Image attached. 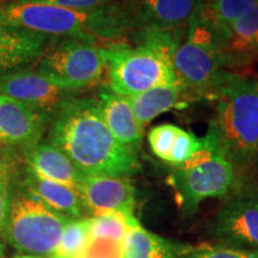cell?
I'll return each mask as SVG.
<instances>
[{
  "instance_id": "6da1fadb",
  "label": "cell",
  "mask_w": 258,
  "mask_h": 258,
  "mask_svg": "<svg viewBox=\"0 0 258 258\" xmlns=\"http://www.w3.org/2000/svg\"><path fill=\"white\" fill-rule=\"evenodd\" d=\"M49 144L83 175L127 177L140 169L138 154L116 140L97 98L71 97L51 116Z\"/></svg>"
},
{
  "instance_id": "7a4b0ae2",
  "label": "cell",
  "mask_w": 258,
  "mask_h": 258,
  "mask_svg": "<svg viewBox=\"0 0 258 258\" xmlns=\"http://www.w3.org/2000/svg\"><path fill=\"white\" fill-rule=\"evenodd\" d=\"M215 102L209 128L241 184L258 178V78L226 71L208 97Z\"/></svg>"
},
{
  "instance_id": "3957f363",
  "label": "cell",
  "mask_w": 258,
  "mask_h": 258,
  "mask_svg": "<svg viewBox=\"0 0 258 258\" xmlns=\"http://www.w3.org/2000/svg\"><path fill=\"white\" fill-rule=\"evenodd\" d=\"M0 23L49 37L79 38L99 46L127 42L128 27L121 0L93 10H73L44 3H0Z\"/></svg>"
},
{
  "instance_id": "277c9868",
  "label": "cell",
  "mask_w": 258,
  "mask_h": 258,
  "mask_svg": "<svg viewBox=\"0 0 258 258\" xmlns=\"http://www.w3.org/2000/svg\"><path fill=\"white\" fill-rule=\"evenodd\" d=\"M201 139V147L184 164L173 167L169 177L180 208L185 213H194L206 200L227 198L241 185L212 129L208 127Z\"/></svg>"
},
{
  "instance_id": "5b68a950",
  "label": "cell",
  "mask_w": 258,
  "mask_h": 258,
  "mask_svg": "<svg viewBox=\"0 0 258 258\" xmlns=\"http://www.w3.org/2000/svg\"><path fill=\"white\" fill-rule=\"evenodd\" d=\"M109 86L116 95L129 97L156 86L179 82L173 70V54L163 48L118 42L102 46Z\"/></svg>"
},
{
  "instance_id": "8992f818",
  "label": "cell",
  "mask_w": 258,
  "mask_h": 258,
  "mask_svg": "<svg viewBox=\"0 0 258 258\" xmlns=\"http://www.w3.org/2000/svg\"><path fill=\"white\" fill-rule=\"evenodd\" d=\"M70 220L32 194L18 192L11 199L4 237L23 254L53 257Z\"/></svg>"
},
{
  "instance_id": "52a82bcc",
  "label": "cell",
  "mask_w": 258,
  "mask_h": 258,
  "mask_svg": "<svg viewBox=\"0 0 258 258\" xmlns=\"http://www.w3.org/2000/svg\"><path fill=\"white\" fill-rule=\"evenodd\" d=\"M173 70L189 93L206 97L211 96L226 73L219 59L218 34L199 14L191 19L184 40L176 49Z\"/></svg>"
},
{
  "instance_id": "ba28073f",
  "label": "cell",
  "mask_w": 258,
  "mask_h": 258,
  "mask_svg": "<svg viewBox=\"0 0 258 258\" xmlns=\"http://www.w3.org/2000/svg\"><path fill=\"white\" fill-rule=\"evenodd\" d=\"M106 69L102 46L79 38L51 42L38 60L37 72L66 91L96 86Z\"/></svg>"
},
{
  "instance_id": "9c48e42d",
  "label": "cell",
  "mask_w": 258,
  "mask_h": 258,
  "mask_svg": "<svg viewBox=\"0 0 258 258\" xmlns=\"http://www.w3.org/2000/svg\"><path fill=\"white\" fill-rule=\"evenodd\" d=\"M224 246L258 251V183H245L227 196L212 224Z\"/></svg>"
},
{
  "instance_id": "30bf717a",
  "label": "cell",
  "mask_w": 258,
  "mask_h": 258,
  "mask_svg": "<svg viewBox=\"0 0 258 258\" xmlns=\"http://www.w3.org/2000/svg\"><path fill=\"white\" fill-rule=\"evenodd\" d=\"M203 0H121L128 38L148 31L184 30ZM127 38V40H128Z\"/></svg>"
},
{
  "instance_id": "8fae6325",
  "label": "cell",
  "mask_w": 258,
  "mask_h": 258,
  "mask_svg": "<svg viewBox=\"0 0 258 258\" xmlns=\"http://www.w3.org/2000/svg\"><path fill=\"white\" fill-rule=\"evenodd\" d=\"M0 95L53 116L73 92L59 88L38 72L16 70L0 76Z\"/></svg>"
},
{
  "instance_id": "7c38bea8",
  "label": "cell",
  "mask_w": 258,
  "mask_h": 258,
  "mask_svg": "<svg viewBox=\"0 0 258 258\" xmlns=\"http://www.w3.org/2000/svg\"><path fill=\"white\" fill-rule=\"evenodd\" d=\"M79 194L85 209L95 215L105 213L134 215L135 189L124 177L84 175Z\"/></svg>"
},
{
  "instance_id": "4fadbf2b",
  "label": "cell",
  "mask_w": 258,
  "mask_h": 258,
  "mask_svg": "<svg viewBox=\"0 0 258 258\" xmlns=\"http://www.w3.org/2000/svg\"><path fill=\"white\" fill-rule=\"evenodd\" d=\"M51 116L0 95V144L25 150L38 144Z\"/></svg>"
},
{
  "instance_id": "5bb4252c",
  "label": "cell",
  "mask_w": 258,
  "mask_h": 258,
  "mask_svg": "<svg viewBox=\"0 0 258 258\" xmlns=\"http://www.w3.org/2000/svg\"><path fill=\"white\" fill-rule=\"evenodd\" d=\"M222 70L235 73L258 61V3L238 19L219 43Z\"/></svg>"
},
{
  "instance_id": "9a60e30c",
  "label": "cell",
  "mask_w": 258,
  "mask_h": 258,
  "mask_svg": "<svg viewBox=\"0 0 258 258\" xmlns=\"http://www.w3.org/2000/svg\"><path fill=\"white\" fill-rule=\"evenodd\" d=\"M53 37L0 23V76L40 60Z\"/></svg>"
},
{
  "instance_id": "2e32d148",
  "label": "cell",
  "mask_w": 258,
  "mask_h": 258,
  "mask_svg": "<svg viewBox=\"0 0 258 258\" xmlns=\"http://www.w3.org/2000/svg\"><path fill=\"white\" fill-rule=\"evenodd\" d=\"M98 102L106 125L116 140L138 153L143 144L144 128L139 123L125 97L118 96L106 86L99 90Z\"/></svg>"
},
{
  "instance_id": "e0dca14e",
  "label": "cell",
  "mask_w": 258,
  "mask_h": 258,
  "mask_svg": "<svg viewBox=\"0 0 258 258\" xmlns=\"http://www.w3.org/2000/svg\"><path fill=\"white\" fill-rule=\"evenodd\" d=\"M25 151L29 170L43 178L71 186L79 192L84 175L59 148L50 144L38 143Z\"/></svg>"
},
{
  "instance_id": "ac0fdd59",
  "label": "cell",
  "mask_w": 258,
  "mask_h": 258,
  "mask_svg": "<svg viewBox=\"0 0 258 258\" xmlns=\"http://www.w3.org/2000/svg\"><path fill=\"white\" fill-rule=\"evenodd\" d=\"M121 258H177L192 249L146 230L135 220L120 244Z\"/></svg>"
},
{
  "instance_id": "d6986e66",
  "label": "cell",
  "mask_w": 258,
  "mask_h": 258,
  "mask_svg": "<svg viewBox=\"0 0 258 258\" xmlns=\"http://www.w3.org/2000/svg\"><path fill=\"white\" fill-rule=\"evenodd\" d=\"M23 183L25 191L36 196L50 209L69 219H82L85 206L77 190L43 178L29 169Z\"/></svg>"
},
{
  "instance_id": "ffe728a7",
  "label": "cell",
  "mask_w": 258,
  "mask_h": 258,
  "mask_svg": "<svg viewBox=\"0 0 258 258\" xmlns=\"http://www.w3.org/2000/svg\"><path fill=\"white\" fill-rule=\"evenodd\" d=\"M188 90L180 82L166 85L156 86L139 95L125 97L135 117L141 127L184 103V96H188Z\"/></svg>"
},
{
  "instance_id": "44dd1931",
  "label": "cell",
  "mask_w": 258,
  "mask_h": 258,
  "mask_svg": "<svg viewBox=\"0 0 258 258\" xmlns=\"http://www.w3.org/2000/svg\"><path fill=\"white\" fill-rule=\"evenodd\" d=\"M257 3L258 0H206L198 14L214 29L220 43L235 22Z\"/></svg>"
},
{
  "instance_id": "7402d4cb",
  "label": "cell",
  "mask_w": 258,
  "mask_h": 258,
  "mask_svg": "<svg viewBox=\"0 0 258 258\" xmlns=\"http://www.w3.org/2000/svg\"><path fill=\"white\" fill-rule=\"evenodd\" d=\"M91 240L89 219H71L64 226L54 256L60 258L82 257Z\"/></svg>"
},
{
  "instance_id": "603a6c76",
  "label": "cell",
  "mask_w": 258,
  "mask_h": 258,
  "mask_svg": "<svg viewBox=\"0 0 258 258\" xmlns=\"http://www.w3.org/2000/svg\"><path fill=\"white\" fill-rule=\"evenodd\" d=\"M129 215L118 213H105L89 219L90 234L92 240H109L121 244L128 230Z\"/></svg>"
},
{
  "instance_id": "cb8c5ba5",
  "label": "cell",
  "mask_w": 258,
  "mask_h": 258,
  "mask_svg": "<svg viewBox=\"0 0 258 258\" xmlns=\"http://www.w3.org/2000/svg\"><path fill=\"white\" fill-rule=\"evenodd\" d=\"M178 129L179 127L175 124L165 123L156 125L147 134L148 145L152 153L165 163L169 159Z\"/></svg>"
},
{
  "instance_id": "d4e9b609",
  "label": "cell",
  "mask_w": 258,
  "mask_h": 258,
  "mask_svg": "<svg viewBox=\"0 0 258 258\" xmlns=\"http://www.w3.org/2000/svg\"><path fill=\"white\" fill-rule=\"evenodd\" d=\"M201 138H198L195 134L179 128L178 132H177L169 159H167V164H170L173 167L182 165L191 158L192 154L201 147Z\"/></svg>"
},
{
  "instance_id": "484cf974",
  "label": "cell",
  "mask_w": 258,
  "mask_h": 258,
  "mask_svg": "<svg viewBox=\"0 0 258 258\" xmlns=\"http://www.w3.org/2000/svg\"><path fill=\"white\" fill-rule=\"evenodd\" d=\"M11 167L6 160L0 159V258L4 257V232L11 205Z\"/></svg>"
},
{
  "instance_id": "4316f807",
  "label": "cell",
  "mask_w": 258,
  "mask_h": 258,
  "mask_svg": "<svg viewBox=\"0 0 258 258\" xmlns=\"http://www.w3.org/2000/svg\"><path fill=\"white\" fill-rule=\"evenodd\" d=\"M177 258H258V251L221 245L211 247H192L188 252Z\"/></svg>"
},
{
  "instance_id": "83f0119b",
  "label": "cell",
  "mask_w": 258,
  "mask_h": 258,
  "mask_svg": "<svg viewBox=\"0 0 258 258\" xmlns=\"http://www.w3.org/2000/svg\"><path fill=\"white\" fill-rule=\"evenodd\" d=\"M15 2H30V3H44L61 8L73 10H93L104 6L111 5L120 0H15Z\"/></svg>"
},
{
  "instance_id": "f1b7e54d",
  "label": "cell",
  "mask_w": 258,
  "mask_h": 258,
  "mask_svg": "<svg viewBox=\"0 0 258 258\" xmlns=\"http://www.w3.org/2000/svg\"><path fill=\"white\" fill-rule=\"evenodd\" d=\"M12 258H44V257H37V256H30V254H21V256H15Z\"/></svg>"
},
{
  "instance_id": "f546056e",
  "label": "cell",
  "mask_w": 258,
  "mask_h": 258,
  "mask_svg": "<svg viewBox=\"0 0 258 258\" xmlns=\"http://www.w3.org/2000/svg\"><path fill=\"white\" fill-rule=\"evenodd\" d=\"M50 258H60V257H56V256H53V257H50Z\"/></svg>"
},
{
  "instance_id": "4dcf8cb0",
  "label": "cell",
  "mask_w": 258,
  "mask_h": 258,
  "mask_svg": "<svg viewBox=\"0 0 258 258\" xmlns=\"http://www.w3.org/2000/svg\"><path fill=\"white\" fill-rule=\"evenodd\" d=\"M5 2V0H0V3H4Z\"/></svg>"
}]
</instances>
